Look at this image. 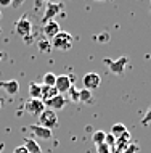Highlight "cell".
Returning a JSON list of instances; mask_svg holds the SVG:
<instances>
[{"instance_id": "obj_30", "label": "cell", "mask_w": 151, "mask_h": 153, "mask_svg": "<svg viewBox=\"0 0 151 153\" xmlns=\"http://www.w3.org/2000/svg\"><path fill=\"white\" fill-rule=\"evenodd\" d=\"M3 148H5V143H3V142H2V143H0V153H2V152H3Z\"/></svg>"}, {"instance_id": "obj_16", "label": "cell", "mask_w": 151, "mask_h": 153, "mask_svg": "<svg viewBox=\"0 0 151 153\" xmlns=\"http://www.w3.org/2000/svg\"><path fill=\"white\" fill-rule=\"evenodd\" d=\"M58 95V90L55 87H48V85H42V102H47L50 98L56 97Z\"/></svg>"}, {"instance_id": "obj_25", "label": "cell", "mask_w": 151, "mask_h": 153, "mask_svg": "<svg viewBox=\"0 0 151 153\" xmlns=\"http://www.w3.org/2000/svg\"><path fill=\"white\" fill-rule=\"evenodd\" d=\"M96 148H98V153H109V147L106 145V143H101V145H98Z\"/></svg>"}, {"instance_id": "obj_2", "label": "cell", "mask_w": 151, "mask_h": 153, "mask_svg": "<svg viewBox=\"0 0 151 153\" xmlns=\"http://www.w3.org/2000/svg\"><path fill=\"white\" fill-rule=\"evenodd\" d=\"M15 32L18 34L19 37H23L27 44H29V39H31V34H32V23L31 19L27 18L26 15H23L21 18L16 21L15 24Z\"/></svg>"}, {"instance_id": "obj_18", "label": "cell", "mask_w": 151, "mask_h": 153, "mask_svg": "<svg viewBox=\"0 0 151 153\" xmlns=\"http://www.w3.org/2000/svg\"><path fill=\"white\" fill-rule=\"evenodd\" d=\"M105 139H106V132L105 131H95L93 135H92V140H93V143H95L96 147L101 145V143H105Z\"/></svg>"}, {"instance_id": "obj_7", "label": "cell", "mask_w": 151, "mask_h": 153, "mask_svg": "<svg viewBox=\"0 0 151 153\" xmlns=\"http://www.w3.org/2000/svg\"><path fill=\"white\" fill-rule=\"evenodd\" d=\"M24 110L27 113L34 114V116H40L43 113V110H45V103L42 100H39V98H29L26 102V105H24Z\"/></svg>"}, {"instance_id": "obj_3", "label": "cell", "mask_w": 151, "mask_h": 153, "mask_svg": "<svg viewBox=\"0 0 151 153\" xmlns=\"http://www.w3.org/2000/svg\"><path fill=\"white\" fill-rule=\"evenodd\" d=\"M39 126L45 127V129H55L56 126H58V116H56V111H52L45 108L43 110V113L39 116Z\"/></svg>"}, {"instance_id": "obj_23", "label": "cell", "mask_w": 151, "mask_h": 153, "mask_svg": "<svg viewBox=\"0 0 151 153\" xmlns=\"http://www.w3.org/2000/svg\"><path fill=\"white\" fill-rule=\"evenodd\" d=\"M138 150H140V148H138V145H135V143L130 142V143H129V147L125 148V150L122 152V153H135V152H138Z\"/></svg>"}, {"instance_id": "obj_6", "label": "cell", "mask_w": 151, "mask_h": 153, "mask_svg": "<svg viewBox=\"0 0 151 153\" xmlns=\"http://www.w3.org/2000/svg\"><path fill=\"white\" fill-rule=\"evenodd\" d=\"M72 87V76L68 74H60L56 76V82H55V89L58 90V94H68L69 89Z\"/></svg>"}, {"instance_id": "obj_27", "label": "cell", "mask_w": 151, "mask_h": 153, "mask_svg": "<svg viewBox=\"0 0 151 153\" xmlns=\"http://www.w3.org/2000/svg\"><path fill=\"white\" fill-rule=\"evenodd\" d=\"M11 0H0V7H10Z\"/></svg>"}, {"instance_id": "obj_20", "label": "cell", "mask_w": 151, "mask_h": 153, "mask_svg": "<svg viewBox=\"0 0 151 153\" xmlns=\"http://www.w3.org/2000/svg\"><path fill=\"white\" fill-rule=\"evenodd\" d=\"M37 47H39V50L42 52V53L52 52V42H50V40H47V39H39Z\"/></svg>"}, {"instance_id": "obj_11", "label": "cell", "mask_w": 151, "mask_h": 153, "mask_svg": "<svg viewBox=\"0 0 151 153\" xmlns=\"http://www.w3.org/2000/svg\"><path fill=\"white\" fill-rule=\"evenodd\" d=\"M27 129H31L32 134H34L37 139H40V140H48V139H52V134H53L50 129H45V127L39 126V124H31V126H27Z\"/></svg>"}, {"instance_id": "obj_31", "label": "cell", "mask_w": 151, "mask_h": 153, "mask_svg": "<svg viewBox=\"0 0 151 153\" xmlns=\"http://www.w3.org/2000/svg\"><path fill=\"white\" fill-rule=\"evenodd\" d=\"M0 18H2V11H0Z\"/></svg>"}, {"instance_id": "obj_14", "label": "cell", "mask_w": 151, "mask_h": 153, "mask_svg": "<svg viewBox=\"0 0 151 153\" xmlns=\"http://www.w3.org/2000/svg\"><path fill=\"white\" fill-rule=\"evenodd\" d=\"M29 95H31V98H39V100H42V84L31 82L29 84Z\"/></svg>"}, {"instance_id": "obj_13", "label": "cell", "mask_w": 151, "mask_h": 153, "mask_svg": "<svg viewBox=\"0 0 151 153\" xmlns=\"http://www.w3.org/2000/svg\"><path fill=\"white\" fill-rule=\"evenodd\" d=\"M23 142H24L23 143L24 148H26L29 153H42V148H40L39 142L35 139H24Z\"/></svg>"}, {"instance_id": "obj_15", "label": "cell", "mask_w": 151, "mask_h": 153, "mask_svg": "<svg viewBox=\"0 0 151 153\" xmlns=\"http://www.w3.org/2000/svg\"><path fill=\"white\" fill-rule=\"evenodd\" d=\"M125 132H129L127 127H125L124 124L117 123V124H114V126L111 127V132H109V134H111L114 139H119V137H122V135L125 134Z\"/></svg>"}, {"instance_id": "obj_12", "label": "cell", "mask_w": 151, "mask_h": 153, "mask_svg": "<svg viewBox=\"0 0 151 153\" xmlns=\"http://www.w3.org/2000/svg\"><path fill=\"white\" fill-rule=\"evenodd\" d=\"M0 87L5 90L7 94L15 95L19 92V82L16 79H10V81H0Z\"/></svg>"}, {"instance_id": "obj_8", "label": "cell", "mask_w": 151, "mask_h": 153, "mask_svg": "<svg viewBox=\"0 0 151 153\" xmlns=\"http://www.w3.org/2000/svg\"><path fill=\"white\" fill-rule=\"evenodd\" d=\"M82 82H84V89H87V90H90V92H92V90H95V89L100 87L101 77H100L98 73H87L82 77Z\"/></svg>"}, {"instance_id": "obj_10", "label": "cell", "mask_w": 151, "mask_h": 153, "mask_svg": "<svg viewBox=\"0 0 151 153\" xmlns=\"http://www.w3.org/2000/svg\"><path fill=\"white\" fill-rule=\"evenodd\" d=\"M42 32H43V39L52 40L53 37L60 32V24L56 21H48L42 26Z\"/></svg>"}, {"instance_id": "obj_4", "label": "cell", "mask_w": 151, "mask_h": 153, "mask_svg": "<svg viewBox=\"0 0 151 153\" xmlns=\"http://www.w3.org/2000/svg\"><path fill=\"white\" fill-rule=\"evenodd\" d=\"M63 10V3H56V2H48L45 5V11L42 16V24H45L48 21H55V16L61 13Z\"/></svg>"}, {"instance_id": "obj_9", "label": "cell", "mask_w": 151, "mask_h": 153, "mask_svg": "<svg viewBox=\"0 0 151 153\" xmlns=\"http://www.w3.org/2000/svg\"><path fill=\"white\" fill-rule=\"evenodd\" d=\"M66 97L64 95H61V94H58L56 97H53V98H50V100H47V102H43L45 103V106L48 110H52V111H56V110H63L64 106H66Z\"/></svg>"}, {"instance_id": "obj_26", "label": "cell", "mask_w": 151, "mask_h": 153, "mask_svg": "<svg viewBox=\"0 0 151 153\" xmlns=\"http://www.w3.org/2000/svg\"><path fill=\"white\" fill-rule=\"evenodd\" d=\"M13 153H29V152L24 148V145H19V147H16L15 150H13Z\"/></svg>"}, {"instance_id": "obj_5", "label": "cell", "mask_w": 151, "mask_h": 153, "mask_svg": "<svg viewBox=\"0 0 151 153\" xmlns=\"http://www.w3.org/2000/svg\"><path fill=\"white\" fill-rule=\"evenodd\" d=\"M105 65L109 66V71L113 74H122L125 69V66L129 65V58L127 56H121V58H117V60L105 58Z\"/></svg>"}, {"instance_id": "obj_24", "label": "cell", "mask_w": 151, "mask_h": 153, "mask_svg": "<svg viewBox=\"0 0 151 153\" xmlns=\"http://www.w3.org/2000/svg\"><path fill=\"white\" fill-rule=\"evenodd\" d=\"M150 123H151V106H150V110L146 111L145 118L141 119V124H150Z\"/></svg>"}, {"instance_id": "obj_17", "label": "cell", "mask_w": 151, "mask_h": 153, "mask_svg": "<svg viewBox=\"0 0 151 153\" xmlns=\"http://www.w3.org/2000/svg\"><path fill=\"white\" fill-rule=\"evenodd\" d=\"M79 102L80 103H92L93 102V97H92L90 90H87V89L79 90Z\"/></svg>"}, {"instance_id": "obj_32", "label": "cell", "mask_w": 151, "mask_h": 153, "mask_svg": "<svg viewBox=\"0 0 151 153\" xmlns=\"http://www.w3.org/2000/svg\"><path fill=\"white\" fill-rule=\"evenodd\" d=\"M0 31H2V29H0Z\"/></svg>"}, {"instance_id": "obj_19", "label": "cell", "mask_w": 151, "mask_h": 153, "mask_svg": "<svg viewBox=\"0 0 151 153\" xmlns=\"http://www.w3.org/2000/svg\"><path fill=\"white\" fill-rule=\"evenodd\" d=\"M55 82H56V74H53V73H47V74H43L42 85H48V87H55Z\"/></svg>"}, {"instance_id": "obj_28", "label": "cell", "mask_w": 151, "mask_h": 153, "mask_svg": "<svg viewBox=\"0 0 151 153\" xmlns=\"http://www.w3.org/2000/svg\"><path fill=\"white\" fill-rule=\"evenodd\" d=\"M100 42H108V40H109V36L108 34H103V36H100Z\"/></svg>"}, {"instance_id": "obj_29", "label": "cell", "mask_w": 151, "mask_h": 153, "mask_svg": "<svg viewBox=\"0 0 151 153\" xmlns=\"http://www.w3.org/2000/svg\"><path fill=\"white\" fill-rule=\"evenodd\" d=\"M5 56H7V55H5V52H0V61L5 58Z\"/></svg>"}, {"instance_id": "obj_1", "label": "cell", "mask_w": 151, "mask_h": 153, "mask_svg": "<svg viewBox=\"0 0 151 153\" xmlns=\"http://www.w3.org/2000/svg\"><path fill=\"white\" fill-rule=\"evenodd\" d=\"M50 42H52V48L66 52V50H69V48L72 47V36L69 34V32H66V31H60Z\"/></svg>"}, {"instance_id": "obj_22", "label": "cell", "mask_w": 151, "mask_h": 153, "mask_svg": "<svg viewBox=\"0 0 151 153\" xmlns=\"http://www.w3.org/2000/svg\"><path fill=\"white\" fill-rule=\"evenodd\" d=\"M105 143H106V145H108V147H114V145H116V139H114L111 134H106Z\"/></svg>"}, {"instance_id": "obj_21", "label": "cell", "mask_w": 151, "mask_h": 153, "mask_svg": "<svg viewBox=\"0 0 151 153\" xmlns=\"http://www.w3.org/2000/svg\"><path fill=\"white\" fill-rule=\"evenodd\" d=\"M68 94H69V97H71L72 102H79V90H77L76 87H71Z\"/></svg>"}]
</instances>
